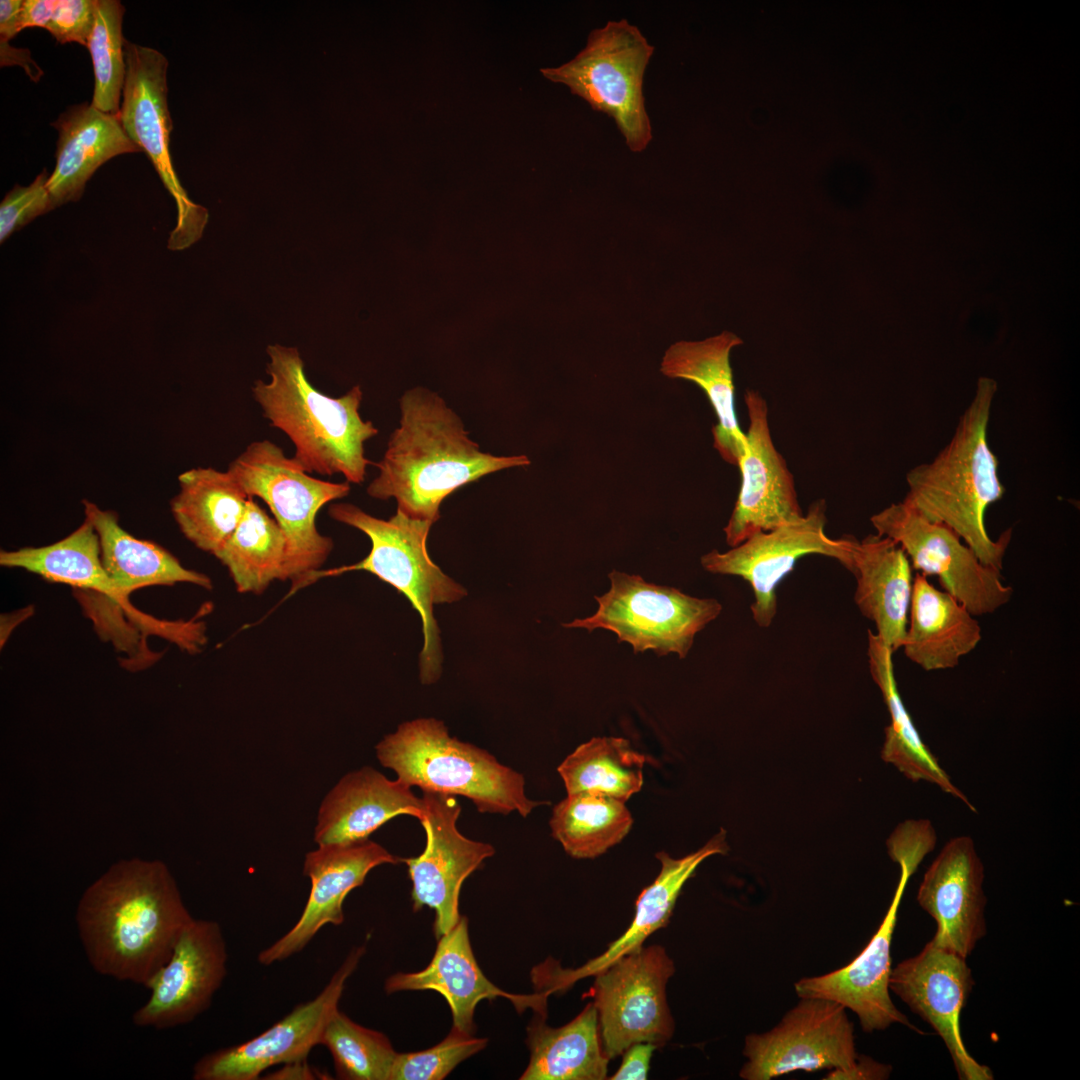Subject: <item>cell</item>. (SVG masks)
I'll list each match as a JSON object with an SVG mask.
<instances>
[{"label":"cell","mask_w":1080,"mask_h":1080,"mask_svg":"<svg viewBox=\"0 0 1080 1080\" xmlns=\"http://www.w3.org/2000/svg\"><path fill=\"white\" fill-rule=\"evenodd\" d=\"M320 1074L310 1067L306 1060L284 1064V1067L270 1074V1079H316Z\"/></svg>","instance_id":"cell-48"},{"label":"cell","mask_w":1080,"mask_h":1080,"mask_svg":"<svg viewBox=\"0 0 1080 1080\" xmlns=\"http://www.w3.org/2000/svg\"><path fill=\"white\" fill-rule=\"evenodd\" d=\"M423 811V799L411 787L363 767L342 777L325 796L314 839L318 845L365 840L388 820L400 814L420 820Z\"/></svg>","instance_id":"cell-25"},{"label":"cell","mask_w":1080,"mask_h":1080,"mask_svg":"<svg viewBox=\"0 0 1080 1080\" xmlns=\"http://www.w3.org/2000/svg\"><path fill=\"white\" fill-rule=\"evenodd\" d=\"M487 1038L474 1037L452 1027L435 1046L417 1052L398 1053L390 1080H441L462 1061L483 1050Z\"/></svg>","instance_id":"cell-40"},{"label":"cell","mask_w":1080,"mask_h":1080,"mask_svg":"<svg viewBox=\"0 0 1080 1080\" xmlns=\"http://www.w3.org/2000/svg\"><path fill=\"white\" fill-rule=\"evenodd\" d=\"M328 513L332 519L366 534L371 549L358 563L321 570L319 578L364 570L404 594L419 612L423 624L421 680L426 684L434 682L440 675L442 653L433 606L457 601L466 595V591L445 575L428 555L426 540L433 522L411 518L399 510L388 520L379 519L350 503H332Z\"/></svg>","instance_id":"cell-6"},{"label":"cell","mask_w":1080,"mask_h":1080,"mask_svg":"<svg viewBox=\"0 0 1080 1080\" xmlns=\"http://www.w3.org/2000/svg\"><path fill=\"white\" fill-rule=\"evenodd\" d=\"M870 521L877 535L902 547L913 569L937 577L944 591L974 616L993 613L1011 599L1013 588L1003 582L1000 571L984 565L953 530L903 501L892 503Z\"/></svg>","instance_id":"cell-11"},{"label":"cell","mask_w":1080,"mask_h":1080,"mask_svg":"<svg viewBox=\"0 0 1080 1080\" xmlns=\"http://www.w3.org/2000/svg\"><path fill=\"white\" fill-rule=\"evenodd\" d=\"M646 757L620 737H594L579 745L558 767L567 794L599 791L623 802L643 785Z\"/></svg>","instance_id":"cell-37"},{"label":"cell","mask_w":1080,"mask_h":1080,"mask_svg":"<svg viewBox=\"0 0 1080 1080\" xmlns=\"http://www.w3.org/2000/svg\"><path fill=\"white\" fill-rule=\"evenodd\" d=\"M49 177L44 169L30 185L15 186L6 194L0 204L1 243L36 217L54 209L47 189Z\"/></svg>","instance_id":"cell-41"},{"label":"cell","mask_w":1080,"mask_h":1080,"mask_svg":"<svg viewBox=\"0 0 1080 1080\" xmlns=\"http://www.w3.org/2000/svg\"><path fill=\"white\" fill-rule=\"evenodd\" d=\"M657 1045L648 1042L635 1043L623 1052L622 1063L609 1079L645 1080L648 1076L650 1060Z\"/></svg>","instance_id":"cell-44"},{"label":"cell","mask_w":1080,"mask_h":1080,"mask_svg":"<svg viewBox=\"0 0 1080 1080\" xmlns=\"http://www.w3.org/2000/svg\"><path fill=\"white\" fill-rule=\"evenodd\" d=\"M728 850L726 832L721 829L703 847L682 858H672L664 851L656 853L661 863L660 873L639 894L635 916L627 930L610 943L605 952L576 969H563L551 959L535 967L532 981L538 992L549 996L566 991L576 981L595 976L617 959L640 949L652 933L668 924L684 884L700 863L712 855L726 854Z\"/></svg>","instance_id":"cell-23"},{"label":"cell","mask_w":1080,"mask_h":1080,"mask_svg":"<svg viewBox=\"0 0 1080 1080\" xmlns=\"http://www.w3.org/2000/svg\"><path fill=\"white\" fill-rule=\"evenodd\" d=\"M58 0H25L20 12V28L40 27L47 29L57 7Z\"/></svg>","instance_id":"cell-45"},{"label":"cell","mask_w":1080,"mask_h":1080,"mask_svg":"<svg viewBox=\"0 0 1080 1080\" xmlns=\"http://www.w3.org/2000/svg\"><path fill=\"white\" fill-rule=\"evenodd\" d=\"M893 653L874 632L868 630L867 655L870 673L882 693L891 719L889 726L885 728L882 759L893 764L908 779L933 783L976 812L974 805L951 781L914 726L898 691Z\"/></svg>","instance_id":"cell-33"},{"label":"cell","mask_w":1080,"mask_h":1080,"mask_svg":"<svg viewBox=\"0 0 1080 1080\" xmlns=\"http://www.w3.org/2000/svg\"><path fill=\"white\" fill-rule=\"evenodd\" d=\"M228 570L238 592L262 593L284 578L287 541L277 521L249 497L232 536L215 556Z\"/></svg>","instance_id":"cell-35"},{"label":"cell","mask_w":1080,"mask_h":1080,"mask_svg":"<svg viewBox=\"0 0 1080 1080\" xmlns=\"http://www.w3.org/2000/svg\"><path fill=\"white\" fill-rule=\"evenodd\" d=\"M22 2L21 0L0 1V36L2 42H8L21 31L20 12Z\"/></svg>","instance_id":"cell-47"},{"label":"cell","mask_w":1080,"mask_h":1080,"mask_svg":"<svg viewBox=\"0 0 1080 1080\" xmlns=\"http://www.w3.org/2000/svg\"><path fill=\"white\" fill-rule=\"evenodd\" d=\"M826 523V503L817 500L801 519L755 533L728 551L712 550L701 557V565L710 573L746 580L754 595L753 619L758 626L769 627L777 612L776 587L798 559L819 554L843 566L847 563L850 535L830 538L825 533Z\"/></svg>","instance_id":"cell-14"},{"label":"cell","mask_w":1080,"mask_h":1080,"mask_svg":"<svg viewBox=\"0 0 1080 1080\" xmlns=\"http://www.w3.org/2000/svg\"><path fill=\"white\" fill-rule=\"evenodd\" d=\"M227 961L221 925L194 918L168 961L146 984L150 995L133 1013V1024L165 1030L195 1020L212 1004L227 975Z\"/></svg>","instance_id":"cell-16"},{"label":"cell","mask_w":1080,"mask_h":1080,"mask_svg":"<svg viewBox=\"0 0 1080 1080\" xmlns=\"http://www.w3.org/2000/svg\"><path fill=\"white\" fill-rule=\"evenodd\" d=\"M653 53L654 47L635 25L626 19L610 20L590 32L573 59L541 73L613 118L628 148L639 153L652 140L643 79Z\"/></svg>","instance_id":"cell-8"},{"label":"cell","mask_w":1080,"mask_h":1080,"mask_svg":"<svg viewBox=\"0 0 1080 1080\" xmlns=\"http://www.w3.org/2000/svg\"><path fill=\"white\" fill-rule=\"evenodd\" d=\"M97 0H58L47 27L60 44L76 42L87 47L95 21Z\"/></svg>","instance_id":"cell-42"},{"label":"cell","mask_w":1080,"mask_h":1080,"mask_svg":"<svg viewBox=\"0 0 1080 1080\" xmlns=\"http://www.w3.org/2000/svg\"><path fill=\"white\" fill-rule=\"evenodd\" d=\"M400 426L390 436L369 496L395 498L397 510L420 520L440 518L442 501L458 488L501 469L526 466L525 455L495 456L468 438L460 418L437 394L416 388L400 400Z\"/></svg>","instance_id":"cell-2"},{"label":"cell","mask_w":1080,"mask_h":1080,"mask_svg":"<svg viewBox=\"0 0 1080 1080\" xmlns=\"http://www.w3.org/2000/svg\"><path fill=\"white\" fill-rule=\"evenodd\" d=\"M610 589L595 596L596 612L563 624L589 632L603 629L626 642L634 653H675L685 658L695 635L716 619L722 605L712 598H697L670 587L646 582L639 575L617 570L609 573Z\"/></svg>","instance_id":"cell-9"},{"label":"cell","mask_w":1080,"mask_h":1080,"mask_svg":"<svg viewBox=\"0 0 1080 1080\" xmlns=\"http://www.w3.org/2000/svg\"><path fill=\"white\" fill-rule=\"evenodd\" d=\"M125 8L118 0H97L95 21L89 37L94 69L91 104L102 112L119 116L120 96L126 76L125 39L122 21Z\"/></svg>","instance_id":"cell-39"},{"label":"cell","mask_w":1080,"mask_h":1080,"mask_svg":"<svg viewBox=\"0 0 1080 1080\" xmlns=\"http://www.w3.org/2000/svg\"><path fill=\"white\" fill-rule=\"evenodd\" d=\"M267 354L270 379L256 381L252 393L271 426L293 443L292 458L309 474H341L347 482L361 484L367 466L373 465L365 457L364 444L378 429L360 416V386L330 397L307 379L296 348L274 344L267 347Z\"/></svg>","instance_id":"cell-4"},{"label":"cell","mask_w":1080,"mask_h":1080,"mask_svg":"<svg viewBox=\"0 0 1080 1080\" xmlns=\"http://www.w3.org/2000/svg\"><path fill=\"white\" fill-rule=\"evenodd\" d=\"M901 876L893 900L876 933L861 953L846 966L795 983L800 998H822L852 1010L865 1032L900 1023L914 1028L895 1007L889 994L891 943L898 908L910 876L916 869L901 862Z\"/></svg>","instance_id":"cell-21"},{"label":"cell","mask_w":1080,"mask_h":1080,"mask_svg":"<svg viewBox=\"0 0 1080 1080\" xmlns=\"http://www.w3.org/2000/svg\"><path fill=\"white\" fill-rule=\"evenodd\" d=\"M974 981L966 958L928 942L916 956L891 970L889 989L943 1039L961 1080H991L990 1069L965 1048L959 1016Z\"/></svg>","instance_id":"cell-19"},{"label":"cell","mask_w":1080,"mask_h":1080,"mask_svg":"<svg viewBox=\"0 0 1080 1080\" xmlns=\"http://www.w3.org/2000/svg\"><path fill=\"white\" fill-rule=\"evenodd\" d=\"M984 869L969 836L950 839L927 869L919 905L937 923L931 941L967 958L986 933Z\"/></svg>","instance_id":"cell-22"},{"label":"cell","mask_w":1080,"mask_h":1080,"mask_svg":"<svg viewBox=\"0 0 1080 1080\" xmlns=\"http://www.w3.org/2000/svg\"><path fill=\"white\" fill-rule=\"evenodd\" d=\"M536 1013L527 1027L529 1064L521 1080H603L609 1058L603 1050L593 1002L564 1026L553 1028Z\"/></svg>","instance_id":"cell-32"},{"label":"cell","mask_w":1080,"mask_h":1080,"mask_svg":"<svg viewBox=\"0 0 1080 1080\" xmlns=\"http://www.w3.org/2000/svg\"><path fill=\"white\" fill-rule=\"evenodd\" d=\"M227 471L248 497L266 503L282 529L287 541L283 581L297 590L318 580L333 541L318 531L317 514L326 504L346 497L350 483L312 477L269 440L249 444Z\"/></svg>","instance_id":"cell-7"},{"label":"cell","mask_w":1080,"mask_h":1080,"mask_svg":"<svg viewBox=\"0 0 1080 1080\" xmlns=\"http://www.w3.org/2000/svg\"><path fill=\"white\" fill-rule=\"evenodd\" d=\"M856 579L855 603L876 627V635L895 652L902 647L913 588L912 567L892 539L868 535L861 541L850 535L844 566Z\"/></svg>","instance_id":"cell-26"},{"label":"cell","mask_w":1080,"mask_h":1080,"mask_svg":"<svg viewBox=\"0 0 1080 1080\" xmlns=\"http://www.w3.org/2000/svg\"><path fill=\"white\" fill-rule=\"evenodd\" d=\"M193 919L166 864L140 858L112 864L83 892L75 914L92 968L144 987Z\"/></svg>","instance_id":"cell-1"},{"label":"cell","mask_w":1080,"mask_h":1080,"mask_svg":"<svg viewBox=\"0 0 1080 1080\" xmlns=\"http://www.w3.org/2000/svg\"><path fill=\"white\" fill-rule=\"evenodd\" d=\"M399 861L369 839L318 845L308 852L303 875L310 879L311 890L305 907L293 927L258 954V962L269 966L284 961L300 953L324 926L341 925L346 896L364 883L373 868Z\"/></svg>","instance_id":"cell-20"},{"label":"cell","mask_w":1080,"mask_h":1080,"mask_svg":"<svg viewBox=\"0 0 1080 1080\" xmlns=\"http://www.w3.org/2000/svg\"><path fill=\"white\" fill-rule=\"evenodd\" d=\"M0 565L21 568L48 581L92 590L126 604L103 566L97 532L85 518L72 533L52 544L2 550Z\"/></svg>","instance_id":"cell-34"},{"label":"cell","mask_w":1080,"mask_h":1080,"mask_svg":"<svg viewBox=\"0 0 1080 1080\" xmlns=\"http://www.w3.org/2000/svg\"><path fill=\"white\" fill-rule=\"evenodd\" d=\"M846 1008L822 998H801L771 1030L745 1037L740 1070L745 1080H770L794 1071L846 1072L857 1059Z\"/></svg>","instance_id":"cell-13"},{"label":"cell","mask_w":1080,"mask_h":1080,"mask_svg":"<svg viewBox=\"0 0 1080 1080\" xmlns=\"http://www.w3.org/2000/svg\"><path fill=\"white\" fill-rule=\"evenodd\" d=\"M58 131L55 169L47 189L55 207L78 201L94 172L111 158L141 151L126 134L120 117L91 103L65 110L52 123Z\"/></svg>","instance_id":"cell-27"},{"label":"cell","mask_w":1080,"mask_h":1080,"mask_svg":"<svg viewBox=\"0 0 1080 1080\" xmlns=\"http://www.w3.org/2000/svg\"><path fill=\"white\" fill-rule=\"evenodd\" d=\"M178 483L170 502L175 522L197 548L216 556L237 528L249 497L227 470L192 468L178 476Z\"/></svg>","instance_id":"cell-31"},{"label":"cell","mask_w":1080,"mask_h":1080,"mask_svg":"<svg viewBox=\"0 0 1080 1080\" xmlns=\"http://www.w3.org/2000/svg\"><path fill=\"white\" fill-rule=\"evenodd\" d=\"M376 755L409 787L464 796L481 813L517 811L526 817L534 807L548 804L527 798L522 774L450 737L444 724L432 718L401 724L376 746Z\"/></svg>","instance_id":"cell-5"},{"label":"cell","mask_w":1080,"mask_h":1080,"mask_svg":"<svg viewBox=\"0 0 1080 1080\" xmlns=\"http://www.w3.org/2000/svg\"><path fill=\"white\" fill-rule=\"evenodd\" d=\"M975 617L952 595L917 573L901 648L925 671L954 668L981 641V627Z\"/></svg>","instance_id":"cell-29"},{"label":"cell","mask_w":1080,"mask_h":1080,"mask_svg":"<svg viewBox=\"0 0 1080 1080\" xmlns=\"http://www.w3.org/2000/svg\"><path fill=\"white\" fill-rule=\"evenodd\" d=\"M890 1071V1066L880 1064L868 1057L857 1056L854 1066L848 1071H831L824 1079H886Z\"/></svg>","instance_id":"cell-46"},{"label":"cell","mask_w":1080,"mask_h":1080,"mask_svg":"<svg viewBox=\"0 0 1080 1080\" xmlns=\"http://www.w3.org/2000/svg\"><path fill=\"white\" fill-rule=\"evenodd\" d=\"M420 822L426 846L416 857L402 859L412 881L414 911L424 906L435 911L436 938L448 933L461 918L459 894L465 879L495 849L488 843L468 839L457 828L460 805L454 795L423 791Z\"/></svg>","instance_id":"cell-17"},{"label":"cell","mask_w":1080,"mask_h":1080,"mask_svg":"<svg viewBox=\"0 0 1080 1080\" xmlns=\"http://www.w3.org/2000/svg\"><path fill=\"white\" fill-rule=\"evenodd\" d=\"M744 401L749 416L746 447L738 467L741 488L724 527L726 543L735 547L755 533L769 531L804 516L794 477L776 449L768 421V405L756 390Z\"/></svg>","instance_id":"cell-18"},{"label":"cell","mask_w":1080,"mask_h":1080,"mask_svg":"<svg viewBox=\"0 0 1080 1080\" xmlns=\"http://www.w3.org/2000/svg\"><path fill=\"white\" fill-rule=\"evenodd\" d=\"M995 393V381L980 378L948 444L932 461L906 474L908 492L903 502L953 530L984 565L1001 572L1012 529L993 539L985 526L987 509L1005 492L998 459L988 441Z\"/></svg>","instance_id":"cell-3"},{"label":"cell","mask_w":1080,"mask_h":1080,"mask_svg":"<svg viewBox=\"0 0 1080 1080\" xmlns=\"http://www.w3.org/2000/svg\"><path fill=\"white\" fill-rule=\"evenodd\" d=\"M633 818L625 802L599 791L568 794L552 811V836L573 858L591 859L618 844Z\"/></svg>","instance_id":"cell-36"},{"label":"cell","mask_w":1080,"mask_h":1080,"mask_svg":"<svg viewBox=\"0 0 1080 1080\" xmlns=\"http://www.w3.org/2000/svg\"><path fill=\"white\" fill-rule=\"evenodd\" d=\"M126 76L120 120L129 138L147 154L163 184L174 197L178 218L168 247L182 250L202 235L207 211L194 204L173 169L169 153L172 129L167 106L168 62L159 51L125 39Z\"/></svg>","instance_id":"cell-12"},{"label":"cell","mask_w":1080,"mask_h":1080,"mask_svg":"<svg viewBox=\"0 0 1080 1080\" xmlns=\"http://www.w3.org/2000/svg\"><path fill=\"white\" fill-rule=\"evenodd\" d=\"M743 340L730 331L701 341H678L664 353L661 373L695 383L706 394L717 417L713 446L724 461L738 466L746 447V434L737 420L734 403L731 351Z\"/></svg>","instance_id":"cell-28"},{"label":"cell","mask_w":1080,"mask_h":1080,"mask_svg":"<svg viewBox=\"0 0 1080 1080\" xmlns=\"http://www.w3.org/2000/svg\"><path fill=\"white\" fill-rule=\"evenodd\" d=\"M672 959L658 945L641 947L595 975L588 994L598 1013L604 1053L611 1060L635 1043L665 1044L674 1021L666 984L674 974Z\"/></svg>","instance_id":"cell-10"},{"label":"cell","mask_w":1080,"mask_h":1080,"mask_svg":"<svg viewBox=\"0 0 1080 1080\" xmlns=\"http://www.w3.org/2000/svg\"><path fill=\"white\" fill-rule=\"evenodd\" d=\"M320 1045L329 1051L336 1078L390 1080L396 1052L388 1037L351 1020L339 1010L329 1019Z\"/></svg>","instance_id":"cell-38"},{"label":"cell","mask_w":1080,"mask_h":1080,"mask_svg":"<svg viewBox=\"0 0 1080 1080\" xmlns=\"http://www.w3.org/2000/svg\"><path fill=\"white\" fill-rule=\"evenodd\" d=\"M365 947L346 956L322 991L296 1005L261 1034L243 1043L210 1052L194 1065V1080H257L268 1068L306 1060L320 1045L324 1029L338 1009L347 979L357 968Z\"/></svg>","instance_id":"cell-15"},{"label":"cell","mask_w":1080,"mask_h":1080,"mask_svg":"<svg viewBox=\"0 0 1080 1080\" xmlns=\"http://www.w3.org/2000/svg\"><path fill=\"white\" fill-rule=\"evenodd\" d=\"M84 518L97 532L103 566L126 600L131 592L147 586L191 583L212 589L211 579L184 567L167 549L138 539L119 524L116 512L83 500Z\"/></svg>","instance_id":"cell-30"},{"label":"cell","mask_w":1080,"mask_h":1080,"mask_svg":"<svg viewBox=\"0 0 1080 1080\" xmlns=\"http://www.w3.org/2000/svg\"><path fill=\"white\" fill-rule=\"evenodd\" d=\"M387 994L399 991L433 990L445 998L450 1007L453 1027L473 1034L474 1012L480 1001L503 997L512 1001L518 1012L532 1008L546 1015L547 995H517L501 990L480 969L470 944L468 920L461 916L457 924L438 938L430 963L418 972H397L384 984Z\"/></svg>","instance_id":"cell-24"},{"label":"cell","mask_w":1080,"mask_h":1080,"mask_svg":"<svg viewBox=\"0 0 1080 1080\" xmlns=\"http://www.w3.org/2000/svg\"><path fill=\"white\" fill-rule=\"evenodd\" d=\"M936 834L930 821L907 820L900 824L887 841L888 853L895 862L906 861L919 865L935 846Z\"/></svg>","instance_id":"cell-43"}]
</instances>
